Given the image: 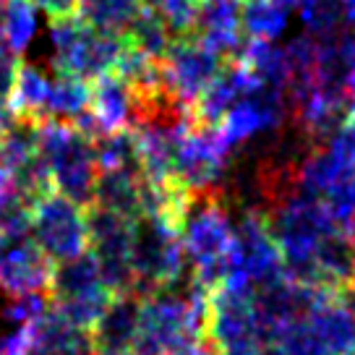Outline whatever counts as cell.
Segmentation results:
<instances>
[{
  "label": "cell",
  "mask_w": 355,
  "mask_h": 355,
  "mask_svg": "<svg viewBox=\"0 0 355 355\" xmlns=\"http://www.w3.org/2000/svg\"><path fill=\"white\" fill-rule=\"evenodd\" d=\"M50 78H53V73H47L42 66L29 63V60H19V66L13 71L11 89L6 94L16 118H29V121L47 118Z\"/></svg>",
  "instance_id": "cell-21"
},
{
  "label": "cell",
  "mask_w": 355,
  "mask_h": 355,
  "mask_svg": "<svg viewBox=\"0 0 355 355\" xmlns=\"http://www.w3.org/2000/svg\"><path fill=\"white\" fill-rule=\"evenodd\" d=\"M211 290L191 279L180 293L159 288L139 303V332L131 355H173L183 347L204 340Z\"/></svg>",
  "instance_id": "cell-1"
},
{
  "label": "cell",
  "mask_w": 355,
  "mask_h": 355,
  "mask_svg": "<svg viewBox=\"0 0 355 355\" xmlns=\"http://www.w3.org/2000/svg\"><path fill=\"white\" fill-rule=\"evenodd\" d=\"M178 235L191 279L214 293L233 269L235 254V222L225 196H193L178 222Z\"/></svg>",
  "instance_id": "cell-2"
},
{
  "label": "cell",
  "mask_w": 355,
  "mask_h": 355,
  "mask_svg": "<svg viewBox=\"0 0 355 355\" xmlns=\"http://www.w3.org/2000/svg\"><path fill=\"white\" fill-rule=\"evenodd\" d=\"M102 209H110L125 220H136L141 214V175L131 170H107L97 175L94 199Z\"/></svg>",
  "instance_id": "cell-23"
},
{
  "label": "cell",
  "mask_w": 355,
  "mask_h": 355,
  "mask_svg": "<svg viewBox=\"0 0 355 355\" xmlns=\"http://www.w3.org/2000/svg\"><path fill=\"white\" fill-rule=\"evenodd\" d=\"M32 355H97L92 332L71 324L53 306L37 324H32Z\"/></svg>",
  "instance_id": "cell-20"
},
{
  "label": "cell",
  "mask_w": 355,
  "mask_h": 355,
  "mask_svg": "<svg viewBox=\"0 0 355 355\" xmlns=\"http://www.w3.org/2000/svg\"><path fill=\"white\" fill-rule=\"evenodd\" d=\"M288 121L290 110L285 89L256 84L248 94H243L222 115L214 131H217L220 144L235 157L248 144H256V141L266 139L269 133L279 131Z\"/></svg>",
  "instance_id": "cell-9"
},
{
  "label": "cell",
  "mask_w": 355,
  "mask_h": 355,
  "mask_svg": "<svg viewBox=\"0 0 355 355\" xmlns=\"http://www.w3.org/2000/svg\"><path fill=\"white\" fill-rule=\"evenodd\" d=\"M313 269L319 288L340 293L343 288L355 285V248L353 238L345 233H329L324 238L316 254H313Z\"/></svg>",
  "instance_id": "cell-22"
},
{
  "label": "cell",
  "mask_w": 355,
  "mask_h": 355,
  "mask_svg": "<svg viewBox=\"0 0 355 355\" xmlns=\"http://www.w3.org/2000/svg\"><path fill=\"white\" fill-rule=\"evenodd\" d=\"M40 32L37 8L32 0H6L0 8V37L8 44L13 55H21L32 47L34 37Z\"/></svg>",
  "instance_id": "cell-27"
},
{
  "label": "cell",
  "mask_w": 355,
  "mask_h": 355,
  "mask_svg": "<svg viewBox=\"0 0 355 355\" xmlns=\"http://www.w3.org/2000/svg\"><path fill=\"white\" fill-rule=\"evenodd\" d=\"M233 60L241 63L259 84L277 87V89H285V84H288L285 55H282V47H279L277 42L245 37L243 44L238 47V53L233 55Z\"/></svg>",
  "instance_id": "cell-24"
},
{
  "label": "cell",
  "mask_w": 355,
  "mask_h": 355,
  "mask_svg": "<svg viewBox=\"0 0 355 355\" xmlns=\"http://www.w3.org/2000/svg\"><path fill=\"white\" fill-rule=\"evenodd\" d=\"M353 248H355V233H353Z\"/></svg>",
  "instance_id": "cell-42"
},
{
  "label": "cell",
  "mask_w": 355,
  "mask_h": 355,
  "mask_svg": "<svg viewBox=\"0 0 355 355\" xmlns=\"http://www.w3.org/2000/svg\"><path fill=\"white\" fill-rule=\"evenodd\" d=\"M233 155L220 144L217 131L191 123L183 131L173 159V180L191 196L220 193Z\"/></svg>",
  "instance_id": "cell-10"
},
{
  "label": "cell",
  "mask_w": 355,
  "mask_h": 355,
  "mask_svg": "<svg viewBox=\"0 0 355 355\" xmlns=\"http://www.w3.org/2000/svg\"><path fill=\"white\" fill-rule=\"evenodd\" d=\"M89 112L100 123L102 133L125 131L136 123L139 100H136L133 89L118 73H105L92 81Z\"/></svg>",
  "instance_id": "cell-19"
},
{
  "label": "cell",
  "mask_w": 355,
  "mask_h": 355,
  "mask_svg": "<svg viewBox=\"0 0 355 355\" xmlns=\"http://www.w3.org/2000/svg\"><path fill=\"white\" fill-rule=\"evenodd\" d=\"M298 13L306 32L313 34L316 40L332 37L347 26L345 0H300Z\"/></svg>",
  "instance_id": "cell-31"
},
{
  "label": "cell",
  "mask_w": 355,
  "mask_h": 355,
  "mask_svg": "<svg viewBox=\"0 0 355 355\" xmlns=\"http://www.w3.org/2000/svg\"><path fill=\"white\" fill-rule=\"evenodd\" d=\"M50 306L53 303H50L47 290L6 295V303L0 306V319L11 327H32L50 311Z\"/></svg>",
  "instance_id": "cell-32"
},
{
  "label": "cell",
  "mask_w": 355,
  "mask_h": 355,
  "mask_svg": "<svg viewBox=\"0 0 355 355\" xmlns=\"http://www.w3.org/2000/svg\"><path fill=\"white\" fill-rule=\"evenodd\" d=\"M37 155L50 170L53 191L89 207L94 199V183H97V162L94 149L76 125L58 118L37 121Z\"/></svg>",
  "instance_id": "cell-4"
},
{
  "label": "cell",
  "mask_w": 355,
  "mask_h": 355,
  "mask_svg": "<svg viewBox=\"0 0 355 355\" xmlns=\"http://www.w3.org/2000/svg\"><path fill=\"white\" fill-rule=\"evenodd\" d=\"M13 121H16V115H13L11 105H8V100H6V97H0V133L6 131Z\"/></svg>",
  "instance_id": "cell-38"
},
{
  "label": "cell",
  "mask_w": 355,
  "mask_h": 355,
  "mask_svg": "<svg viewBox=\"0 0 355 355\" xmlns=\"http://www.w3.org/2000/svg\"><path fill=\"white\" fill-rule=\"evenodd\" d=\"M290 11L277 0H243L241 3V32L251 40L277 42L288 32Z\"/></svg>",
  "instance_id": "cell-26"
},
{
  "label": "cell",
  "mask_w": 355,
  "mask_h": 355,
  "mask_svg": "<svg viewBox=\"0 0 355 355\" xmlns=\"http://www.w3.org/2000/svg\"><path fill=\"white\" fill-rule=\"evenodd\" d=\"M141 6V0H78L76 13L100 32L125 34Z\"/></svg>",
  "instance_id": "cell-29"
},
{
  "label": "cell",
  "mask_w": 355,
  "mask_h": 355,
  "mask_svg": "<svg viewBox=\"0 0 355 355\" xmlns=\"http://www.w3.org/2000/svg\"><path fill=\"white\" fill-rule=\"evenodd\" d=\"M186 266L189 264L178 235V222L146 214L131 222V269L136 298L178 285L186 275Z\"/></svg>",
  "instance_id": "cell-5"
},
{
  "label": "cell",
  "mask_w": 355,
  "mask_h": 355,
  "mask_svg": "<svg viewBox=\"0 0 355 355\" xmlns=\"http://www.w3.org/2000/svg\"><path fill=\"white\" fill-rule=\"evenodd\" d=\"M34 334L32 327H11L0 334V355H32Z\"/></svg>",
  "instance_id": "cell-35"
},
{
  "label": "cell",
  "mask_w": 355,
  "mask_h": 355,
  "mask_svg": "<svg viewBox=\"0 0 355 355\" xmlns=\"http://www.w3.org/2000/svg\"><path fill=\"white\" fill-rule=\"evenodd\" d=\"M29 233L55 264L73 259L89 251L87 207L50 191L32 204Z\"/></svg>",
  "instance_id": "cell-11"
},
{
  "label": "cell",
  "mask_w": 355,
  "mask_h": 355,
  "mask_svg": "<svg viewBox=\"0 0 355 355\" xmlns=\"http://www.w3.org/2000/svg\"><path fill=\"white\" fill-rule=\"evenodd\" d=\"M92 149H94V162H97L100 173H107V170H131V173L141 175L136 139H133L131 128L102 133L100 139L92 141Z\"/></svg>",
  "instance_id": "cell-30"
},
{
  "label": "cell",
  "mask_w": 355,
  "mask_h": 355,
  "mask_svg": "<svg viewBox=\"0 0 355 355\" xmlns=\"http://www.w3.org/2000/svg\"><path fill=\"white\" fill-rule=\"evenodd\" d=\"M204 340L217 355H261L264 332L254 306V290L220 288L211 293Z\"/></svg>",
  "instance_id": "cell-7"
},
{
  "label": "cell",
  "mask_w": 355,
  "mask_h": 355,
  "mask_svg": "<svg viewBox=\"0 0 355 355\" xmlns=\"http://www.w3.org/2000/svg\"><path fill=\"white\" fill-rule=\"evenodd\" d=\"M89 222V251L100 264V275L105 288L112 295L133 293L131 269V220L97 204L87 207Z\"/></svg>",
  "instance_id": "cell-14"
},
{
  "label": "cell",
  "mask_w": 355,
  "mask_h": 355,
  "mask_svg": "<svg viewBox=\"0 0 355 355\" xmlns=\"http://www.w3.org/2000/svg\"><path fill=\"white\" fill-rule=\"evenodd\" d=\"M303 319L327 355H355V313L337 293H322Z\"/></svg>",
  "instance_id": "cell-16"
},
{
  "label": "cell",
  "mask_w": 355,
  "mask_h": 355,
  "mask_svg": "<svg viewBox=\"0 0 355 355\" xmlns=\"http://www.w3.org/2000/svg\"><path fill=\"white\" fill-rule=\"evenodd\" d=\"M29 225H32V204L11 183H3L0 186V235L29 233Z\"/></svg>",
  "instance_id": "cell-33"
},
{
  "label": "cell",
  "mask_w": 355,
  "mask_h": 355,
  "mask_svg": "<svg viewBox=\"0 0 355 355\" xmlns=\"http://www.w3.org/2000/svg\"><path fill=\"white\" fill-rule=\"evenodd\" d=\"M97 355H131V353H97Z\"/></svg>",
  "instance_id": "cell-41"
},
{
  "label": "cell",
  "mask_w": 355,
  "mask_h": 355,
  "mask_svg": "<svg viewBox=\"0 0 355 355\" xmlns=\"http://www.w3.org/2000/svg\"><path fill=\"white\" fill-rule=\"evenodd\" d=\"M144 6L159 13V19L167 24L173 37H180V34H193L201 0H144Z\"/></svg>",
  "instance_id": "cell-34"
},
{
  "label": "cell",
  "mask_w": 355,
  "mask_h": 355,
  "mask_svg": "<svg viewBox=\"0 0 355 355\" xmlns=\"http://www.w3.org/2000/svg\"><path fill=\"white\" fill-rule=\"evenodd\" d=\"M256 81L241 63H225L217 76L209 81V87L201 92L196 102L191 105V115L199 125L214 128L222 121V115L233 107L235 102L241 100L243 94H248L256 87Z\"/></svg>",
  "instance_id": "cell-17"
},
{
  "label": "cell",
  "mask_w": 355,
  "mask_h": 355,
  "mask_svg": "<svg viewBox=\"0 0 355 355\" xmlns=\"http://www.w3.org/2000/svg\"><path fill=\"white\" fill-rule=\"evenodd\" d=\"M50 47H53V71L94 81L115 71V63L125 47V37L100 32L89 26L78 13H73V16L50 19Z\"/></svg>",
  "instance_id": "cell-6"
},
{
  "label": "cell",
  "mask_w": 355,
  "mask_h": 355,
  "mask_svg": "<svg viewBox=\"0 0 355 355\" xmlns=\"http://www.w3.org/2000/svg\"><path fill=\"white\" fill-rule=\"evenodd\" d=\"M123 37H125V42L131 44V47H136L144 55L155 58V60L165 55L170 42H173V32L159 19V13L155 8H149V6L139 8V13L133 16V21L128 24V29H125Z\"/></svg>",
  "instance_id": "cell-28"
},
{
  "label": "cell",
  "mask_w": 355,
  "mask_h": 355,
  "mask_svg": "<svg viewBox=\"0 0 355 355\" xmlns=\"http://www.w3.org/2000/svg\"><path fill=\"white\" fill-rule=\"evenodd\" d=\"M285 275L282 254L269 233L264 211H241L235 222V254L233 269L227 272V285L259 288Z\"/></svg>",
  "instance_id": "cell-13"
},
{
  "label": "cell",
  "mask_w": 355,
  "mask_h": 355,
  "mask_svg": "<svg viewBox=\"0 0 355 355\" xmlns=\"http://www.w3.org/2000/svg\"><path fill=\"white\" fill-rule=\"evenodd\" d=\"M264 220L269 233L277 243L285 264V275L293 282L319 288L313 254L329 233H337L322 201L311 199L300 191H290L264 209ZM324 290V288H322Z\"/></svg>",
  "instance_id": "cell-3"
},
{
  "label": "cell",
  "mask_w": 355,
  "mask_h": 355,
  "mask_svg": "<svg viewBox=\"0 0 355 355\" xmlns=\"http://www.w3.org/2000/svg\"><path fill=\"white\" fill-rule=\"evenodd\" d=\"M55 261L44 254L32 233L0 235V293L19 295L50 288Z\"/></svg>",
  "instance_id": "cell-15"
},
{
  "label": "cell",
  "mask_w": 355,
  "mask_h": 355,
  "mask_svg": "<svg viewBox=\"0 0 355 355\" xmlns=\"http://www.w3.org/2000/svg\"><path fill=\"white\" fill-rule=\"evenodd\" d=\"M47 293H50L53 309L60 316H66L71 324L84 327V329L94 327V322L100 319V313L112 298V293L102 282L100 264L92 251L58 261L53 266Z\"/></svg>",
  "instance_id": "cell-8"
},
{
  "label": "cell",
  "mask_w": 355,
  "mask_h": 355,
  "mask_svg": "<svg viewBox=\"0 0 355 355\" xmlns=\"http://www.w3.org/2000/svg\"><path fill=\"white\" fill-rule=\"evenodd\" d=\"M16 66H19V55H13L8 50V44L3 42V37H0V97L8 94Z\"/></svg>",
  "instance_id": "cell-36"
},
{
  "label": "cell",
  "mask_w": 355,
  "mask_h": 355,
  "mask_svg": "<svg viewBox=\"0 0 355 355\" xmlns=\"http://www.w3.org/2000/svg\"><path fill=\"white\" fill-rule=\"evenodd\" d=\"M222 68H225V58L214 53L209 44L201 42L196 34L173 37L167 53L159 58L162 87L173 100L189 110Z\"/></svg>",
  "instance_id": "cell-12"
},
{
  "label": "cell",
  "mask_w": 355,
  "mask_h": 355,
  "mask_svg": "<svg viewBox=\"0 0 355 355\" xmlns=\"http://www.w3.org/2000/svg\"><path fill=\"white\" fill-rule=\"evenodd\" d=\"M89 102H92V81H84L73 73H60V71L53 73L50 97H47V118L73 121L81 112L89 110Z\"/></svg>",
  "instance_id": "cell-25"
},
{
  "label": "cell",
  "mask_w": 355,
  "mask_h": 355,
  "mask_svg": "<svg viewBox=\"0 0 355 355\" xmlns=\"http://www.w3.org/2000/svg\"><path fill=\"white\" fill-rule=\"evenodd\" d=\"M345 97H347V110H350V115L355 118V68L350 71L347 84H345Z\"/></svg>",
  "instance_id": "cell-39"
},
{
  "label": "cell",
  "mask_w": 355,
  "mask_h": 355,
  "mask_svg": "<svg viewBox=\"0 0 355 355\" xmlns=\"http://www.w3.org/2000/svg\"><path fill=\"white\" fill-rule=\"evenodd\" d=\"M173 355H214L211 353V347L207 343H193L189 345V347H183V350H178V353Z\"/></svg>",
  "instance_id": "cell-40"
},
{
  "label": "cell",
  "mask_w": 355,
  "mask_h": 355,
  "mask_svg": "<svg viewBox=\"0 0 355 355\" xmlns=\"http://www.w3.org/2000/svg\"><path fill=\"white\" fill-rule=\"evenodd\" d=\"M37 11H44L50 19H60V16H73L78 11V0H32Z\"/></svg>",
  "instance_id": "cell-37"
},
{
  "label": "cell",
  "mask_w": 355,
  "mask_h": 355,
  "mask_svg": "<svg viewBox=\"0 0 355 355\" xmlns=\"http://www.w3.org/2000/svg\"><path fill=\"white\" fill-rule=\"evenodd\" d=\"M139 303L133 293L112 295L100 319L89 329L97 353H131L136 332H139Z\"/></svg>",
  "instance_id": "cell-18"
}]
</instances>
